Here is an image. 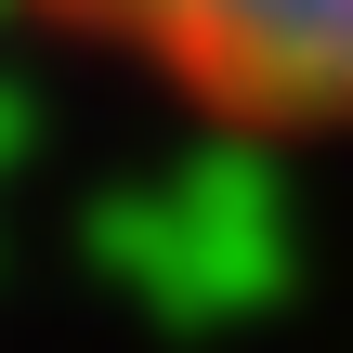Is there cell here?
<instances>
[{"label": "cell", "instance_id": "obj_1", "mask_svg": "<svg viewBox=\"0 0 353 353\" xmlns=\"http://www.w3.org/2000/svg\"><path fill=\"white\" fill-rule=\"evenodd\" d=\"M92 52L262 131H353V0H39Z\"/></svg>", "mask_w": 353, "mask_h": 353}]
</instances>
